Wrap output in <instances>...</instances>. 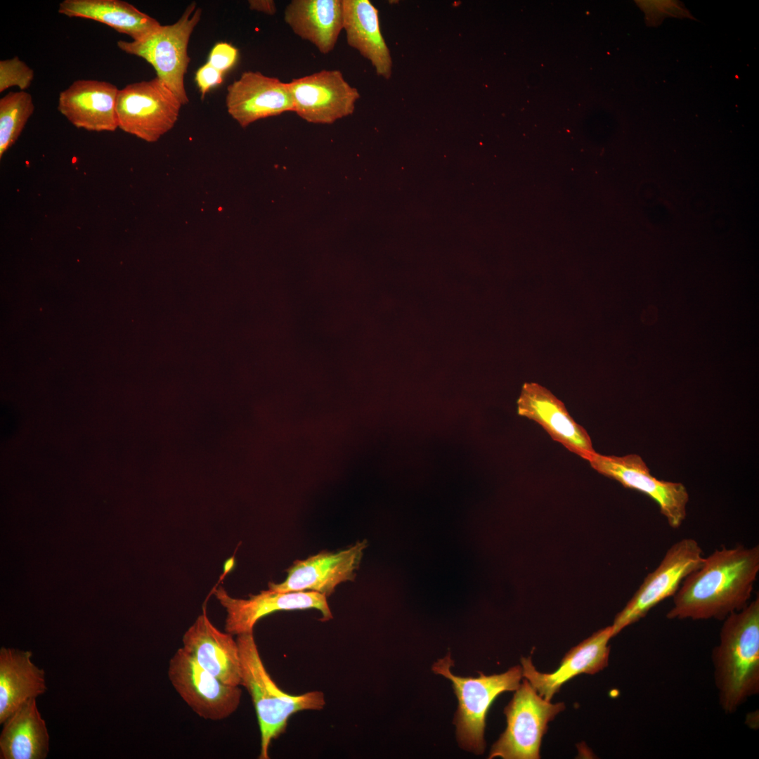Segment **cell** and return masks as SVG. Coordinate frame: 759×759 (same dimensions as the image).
Returning <instances> with one entry per match:
<instances>
[{"label": "cell", "instance_id": "1", "mask_svg": "<svg viewBox=\"0 0 759 759\" xmlns=\"http://www.w3.org/2000/svg\"><path fill=\"white\" fill-rule=\"evenodd\" d=\"M758 572V545L715 550L683 580L666 618L723 621L750 602Z\"/></svg>", "mask_w": 759, "mask_h": 759}, {"label": "cell", "instance_id": "2", "mask_svg": "<svg viewBox=\"0 0 759 759\" xmlns=\"http://www.w3.org/2000/svg\"><path fill=\"white\" fill-rule=\"evenodd\" d=\"M722 621L712 661L719 703L732 713L759 692V598Z\"/></svg>", "mask_w": 759, "mask_h": 759}, {"label": "cell", "instance_id": "3", "mask_svg": "<svg viewBox=\"0 0 759 759\" xmlns=\"http://www.w3.org/2000/svg\"><path fill=\"white\" fill-rule=\"evenodd\" d=\"M236 640L240 661V685L252 697L261 733L259 758L268 759L271 741L285 732L290 717L301 711L321 710L325 705L324 694L319 691L301 695L284 692L266 670L253 632L238 635Z\"/></svg>", "mask_w": 759, "mask_h": 759}, {"label": "cell", "instance_id": "4", "mask_svg": "<svg viewBox=\"0 0 759 759\" xmlns=\"http://www.w3.org/2000/svg\"><path fill=\"white\" fill-rule=\"evenodd\" d=\"M453 666L450 655L436 661L432 667L435 673L451 680L459 705L454 718L458 740L464 748L476 754L485 749L484 729L487 712L501 693L515 691L519 686L522 667L516 666L501 674L460 677L450 671Z\"/></svg>", "mask_w": 759, "mask_h": 759}, {"label": "cell", "instance_id": "5", "mask_svg": "<svg viewBox=\"0 0 759 759\" xmlns=\"http://www.w3.org/2000/svg\"><path fill=\"white\" fill-rule=\"evenodd\" d=\"M202 10L195 2L186 8L175 23L161 25L140 41H118L124 52L141 57L155 70L162 80L177 96L182 105L188 103L184 77L190 58L188 46L190 35L200 20Z\"/></svg>", "mask_w": 759, "mask_h": 759}, {"label": "cell", "instance_id": "6", "mask_svg": "<svg viewBox=\"0 0 759 759\" xmlns=\"http://www.w3.org/2000/svg\"><path fill=\"white\" fill-rule=\"evenodd\" d=\"M504 713L507 727L493 744L489 758H540V747L547 725L564 708L540 696L527 680L515 690Z\"/></svg>", "mask_w": 759, "mask_h": 759}, {"label": "cell", "instance_id": "7", "mask_svg": "<svg viewBox=\"0 0 759 759\" xmlns=\"http://www.w3.org/2000/svg\"><path fill=\"white\" fill-rule=\"evenodd\" d=\"M181 102L158 77L128 84L119 90L116 112L124 132L153 143L173 128Z\"/></svg>", "mask_w": 759, "mask_h": 759}, {"label": "cell", "instance_id": "8", "mask_svg": "<svg viewBox=\"0 0 759 759\" xmlns=\"http://www.w3.org/2000/svg\"><path fill=\"white\" fill-rule=\"evenodd\" d=\"M704 557L696 540L686 538L666 551L658 566L644 579L611 625L614 636L644 618L664 599L673 597L683 580L699 568Z\"/></svg>", "mask_w": 759, "mask_h": 759}, {"label": "cell", "instance_id": "9", "mask_svg": "<svg viewBox=\"0 0 759 759\" xmlns=\"http://www.w3.org/2000/svg\"><path fill=\"white\" fill-rule=\"evenodd\" d=\"M168 677L182 699L205 720L227 718L240 703L242 690L239 686L222 682L183 648H179L170 659Z\"/></svg>", "mask_w": 759, "mask_h": 759}, {"label": "cell", "instance_id": "10", "mask_svg": "<svg viewBox=\"0 0 759 759\" xmlns=\"http://www.w3.org/2000/svg\"><path fill=\"white\" fill-rule=\"evenodd\" d=\"M588 462L598 473L651 498L671 528H678L682 524L689 501L688 492L682 484L653 476L644 461L636 454L616 456L596 452Z\"/></svg>", "mask_w": 759, "mask_h": 759}, {"label": "cell", "instance_id": "11", "mask_svg": "<svg viewBox=\"0 0 759 759\" xmlns=\"http://www.w3.org/2000/svg\"><path fill=\"white\" fill-rule=\"evenodd\" d=\"M294 112L306 122L332 124L351 115L360 98L338 70H323L288 82Z\"/></svg>", "mask_w": 759, "mask_h": 759}, {"label": "cell", "instance_id": "12", "mask_svg": "<svg viewBox=\"0 0 759 759\" xmlns=\"http://www.w3.org/2000/svg\"><path fill=\"white\" fill-rule=\"evenodd\" d=\"M214 594L226 612L225 631L236 636L253 632L259 620L278 611L315 609L320 611L321 621L332 618L327 597L313 591L282 592L268 589L241 599L231 597L223 586H219Z\"/></svg>", "mask_w": 759, "mask_h": 759}, {"label": "cell", "instance_id": "13", "mask_svg": "<svg viewBox=\"0 0 759 759\" xmlns=\"http://www.w3.org/2000/svg\"><path fill=\"white\" fill-rule=\"evenodd\" d=\"M517 403L518 415L539 424L552 440L568 450L587 461L596 453L586 429L545 387L536 382L524 383Z\"/></svg>", "mask_w": 759, "mask_h": 759}, {"label": "cell", "instance_id": "14", "mask_svg": "<svg viewBox=\"0 0 759 759\" xmlns=\"http://www.w3.org/2000/svg\"><path fill=\"white\" fill-rule=\"evenodd\" d=\"M364 542L337 552H320L304 560L295 561L287 569V576L280 583H268V589L288 592L313 591L327 597L332 594L340 583L353 580L358 568Z\"/></svg>", "mask_w": 759, "mask_h": 759}, {"label": "cell", "instance_id": "15", "mask_svg": "<svg viewBox=\"0 0 759 759\" xmlns=\"http://www.w3.org/2000/svg\"><path fill=\"white\" fill-rule=\"evenodd\" d=\"M226 104L242 127L294 110L288 82L258 71L244 72L228 86Z\"/></svg>", "mask_w": 759, "mask_h": 759}, {"label": "cell", "instance_id": "16", "mask_svg": "<svg viewBox=\"0 0 759 759\" xmlns=\"http://www.w3.org/2000/svg\"><path fill=\"white\" fill-rule=\"evenodd\" d=\"M614 637L611 625L602 628L571 648L562 659L559 667L551 673L538 671L531 657L521 658L523 676L538 694L550 701L563 684L582 674H595L609 664V641Z\"/></svg>", "mask_w": 759, "mask_h": 759}, {"label": "cell", "instance_id": "17", "mask_svg": "<svg viewBox=\"0 0 759 759\" xmlns=\"http://www.w3.org/2000/svg\"><path fill=\"white\" fill-rule=\"evenodd\" d=\"M119 90L105 81L79 79L61 91L58 110L74 126L91 131H114Z\"/></svg>", "mask_w": 759, "mask_h": 759}, {"label": "cell", "instance_id": "18", "mask_svg": "<svg viewBox=\"0 0 759 759\" xmlns=\"http://www.w3.org/2000/svg\"><path fill=\"white\" fill-rule=\"evenodd\" d=\"M182 642V648L203 668L226 685H240L237 640L213 625L205 608L185 632Z\"/></svg>", "mask_w": 759, "mask_h": 759}, {"label": "cell", "instance_id": "19", "mask_svg": "<svg viewBox=\"0 0 759 759\" xmlns=\"http://www.w3.org/2000/svg\"><path fill=\"white\" fill-rule=\"evenodd\" d=\"M284 20L295 34L327 54L343 30L342 0H292L285 9Z\"/></svg>", "mask_w": 759, "mask_h": 759}, {"label": "cell", "instance_id": "20", "mask_svg": "<svg viewBox=\"0 0 759 759\" xmlns=\"http://www.w3.org/2000/svg\"><path fill=\"white\" fill-rule=\"evenodd\" d=\"M342 5L348 45L371 63L377 75L389 79L393 63L381 33L378 10L369 0H342Z\"/></svg>", "mask_w": 759, "mask_h": 759}, {"label": "cell", "instance_id": "21", "mask_svg": "<svg viewBox=\"0 0 759 759\" xmlns=\"http://www.w3.org/2000/svg\"><path fill=\"white\" fill-rule=\"evenodd\" d=\"M32 653L17 649H0V724L25 702L43 694L45 673L31 660Z\"/></svg>", "mask_w": 759, "mask_h": 759}, {"label": "cell", "instance_id": "22", "mask_svg": "<svg viewBox=\"0 0 759 759\" xmlns=\"http://www.w3.org/2000/svg\"><path fill=\"white\" fill-rule=\"evenodd\" d=\"M58 13L100 22L133 41L145 38L161 26L156 19L120 0H64L59 4Z\"/></svg>", "mask_w": 759, "mask_h": 759}, {"label": "cell", "instance_id": "23", "mask_svg": "<svg viewBox=\"0 0 759 759\" xmlns=\"http://www.w3.org/2000/svg\"><path fill=\"white\" fill-rule=\"evenodd\" d=\"M49 750V735L44 720L32 698L4 722L0 736L2 759H44Z\"/></svg>", "mask_w": 759, "mask_h": 759}, {"label": "cell", "instance_id": "24", "mask_svg": "<svg viewBox=\"0 0 759 759\" xmlns=\"http://www.w3.org/2000/svg\"><path fill=\"white\" fill-rule=\"evenodd\" d=\"M34 110L32 96L9 92L0 99V157L15 143Z\"/></svg>", "mask_w": 759, "mask_h": 759}, {"label": "cell", "instance_id": "25", "mask_svg": "<svg viewBox=\"0 0 759 759\" xmlns=\"http://www.w3.org/2000/svg\"><path fill=\"white\" fill-rule=\"evenodd\" d=\"M34 71L18 57L0 61V92L18 86L25 91L31 85Z\"/></svg>", "mask_w": 759, "mask_h": 759}, {"label": "cell", "instance_id": "26", "mask_svg": "<svg viewBox=\"0 0 759 759\" xmlns=\"http://www.w3.org/2000/svg\"><path fill=\"white\" fill-rule=\"evenodd\" d=\"M238 55L235 47L226 42H219L212 48L208 63L223 73L234 65Z\"/></svg>", "mask_w": 759, "mask_h": 759}, {"label": "cell", "instance_id": "27", "mask_svg": "<svg viewBox=\"0 0 759 759\" xmlns=\"http://www.w3.org/2000/svg\"><path fill=\"white\" fill-rule=\"evenodd\" d=\"M223 73L208 62L200 67L195 74V82L202 94V98L215 86L223 82Z\"/></svg>", "mask_w": 759, "mask_h": 759}, {"label": "cell", "instance_id": "28", "mask_svg": "<svg viewBox=\"0 0 759 759\" xmlns=\"http://www.w3.org/2000/svg\"><path fill=\"white\" fill-rule=\"evenodd\" d=\"M643 8L647 10L649 18L652 15L660 16L663 14L684 16L685 13L676 2L668 1H642Z\"/></svg>", "mask_w": 759, "mask_h": 759}, {"label": "cell", "instance_id": "29", "mask_svg": "<svg viewBox=\"0 0 759 759\" xmlns=\"http://www.w3.org/2000/svg\"><path fill=\"white\" fill-rule=\"evenodd\" d=\"M248 2L251 10L267 15H274L276 12L275 4L272 0H251Z\"/></svg>", "mask_w": 759, "mask_h": 759}, {"label": "cell", "instance_id": "30", "mask_svg": "<svg viewBox=\"0 0 759 759\" xmlns=\"http://www.w3.org/2000/svg\"><path fill=\"white\" fill-rule=\"evenodd\" d=\"M642 320L646 324L651 325L656 322L657 318V309L654 306H649L646 311L643 313Z\"/></svg>", "mask_w": 759, "mask_h": 759}]
</instances>
